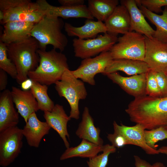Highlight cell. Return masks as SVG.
<instances>
[{
	"instance_id": "cell-1",
	"label": "cell",
	"mask_w": 167,
	"mask_h": 167,
	"mask_svg": "<svg viewBox=\"0 0 167 167\" xmlns=\"http://www.w3.org/2000/svg\"><path fill=\"white\" fill-rule=\"evenodd\" d=\"M125 111L131 122L140 125L144 130L161 126L167 128V97L145 95L135 98Z\"/></svg>"
},
{
	"instance_id": "cell-2",
	"label": "cell",
	"mask_w": 167,
	"mask_h": 167,
	"mask_svg": "<svg viewBox=\"0 0 167 167\" xmlns=\"http://www.w3.org/2000/svg\"><path fill=\"white\" fill-rule=\"evenodd\" d=\"M39 64L29 72L28 78L32 81L49 86L61 80L65 71L69 69L66 55L53 49L46 51L39 49Z\"/></svg>"
},
{
	"instance_id": "cell-3",
	"label": "cell",
	"mask_w": 167,
	"mask_h": 167,
	"mask_svg": "<svg viewBox=\"0 0 167 167\" xmlns=\"http://www.w3.org/2000/svg\"><path fill=\"white\" fill-rule=\"evenodd\" d=\"M8 57L15 65L17 71L16 81L21 84L28 79L29 72L38 66L40 58L37 41L30 36L24 40L6 45Z\"/></svg>"
},
{
	"instance_id": "cell-4",
	"label": "cell",
	"mask_w": 167,
	"mask_h": 167,
	"mask_svg": "<svg viewBox=\"0 0 167 167\" xmlns=\"http://www.w3.org/2000/svg\"><path fill=\"white\" fill-rule=\"evenodd\" d=\"M64 24L60 18L45 15L34 24L31 36L37 41L39 49L46 50L48 45H51L62 52L68 43L67 37L62 32Z\"/></svg>"
},
{
	"instance_id": "cell-5",
	"label": "cell",
	"mask_w": 167,
	"mask_h": 167,
	"mask_svg": "<svg viewBox=\"0 0 167 167\" xmlns=\"http://www.w3.org/2000/svg\"><path fill=\"white\" fill-rule=\"evenodd\" d=\"M77 78L69 69H66L60 80L55 83V88L60 97H64L68 102L71 118H79V102L85 99L88 93L84 83Z\"/></svg>"
},
{
	"instance_id": "cell-6",
	"label": "cell",
	"mask_w": 167,
	"mask_h": 167,
	"mask_svg": "<svg viewBox=\"0 0 167 167\" xmlns=\"http://www.w3.org/2000/svg\"><path fill=\"white\" fill-rule=\"evenodd\" d=\"M0 11L3 14L1 23L22 21L36 23L45 15L37 3L29 0H0Z\"/></svg>"
},
{
	"instance_id": "cell-7",
	"label": "cell",
	"mask_w": 167,
	"mask_h": 167,
	"mask_svg": "<svg viewBox=\"0 0 167 167\" xmlns=\"http://www.w3.org/2000/svg\"><path fill=\"white\" fill-rule=\"evenodd\" d=\"M145 36L134 31L129 32L118 38L109 50L113 59H129L144 61Z\"/></svg>"
},
{
	"instance_id": "cell-8",
	"label": "cell",
	"mask_w": 167,
	"mask_h": 167,
	"mask_svg": "<svg viewBox=\"0 0 167 167\" xmlns=\"http://www.w3.org/2000/svg\"><path fill=\"white\" fill-rule=\"evenodd\" d=\"M118 39L117 36L108 32L94 38H75L72 41L75 56L84 59L109 51L117 42Z\"/></svg>"
},
{
	"instance_id": "cell-9",
	"label": "cell",
	"mask_w": 167,
	"mask_h": 167,
	"mask_svg": "<svg viewBox=\"0 0 167 167\" xmlns=\"http://www.w3.org/2000/svg\"><path fill=\"white\" fill-rule=\"evenodd\" d=\"M22 129L17 126L0 132V165L6 167L21 152L23 136Z\"/></svg>"
},
{
	"instance_id": "cell-10",
	"label": "cell",
	"mask_w": 167,
	"mask_h": 167,
	"mask_svg": "<svg viewBox=\"0 0 167 167\" xmlns=\"http://www.w3.org/2000/svg\"><path fill=\"white\" fill-rule=\"evenodd\" d=\"M113 60L109 51L105 52L95 57L84 59L76 69L71 71L77 78L94 86L95 76L100 73L103 74Z\"/></svg>"
},
{
	"instance_id": "cell-11",
	"label": "cell",
	"mask_w": 167,
	"mask_h": 167,
	"mask_svg": "<svg viewBox=\"0 0 167 167\" xmlns=\"http://www.w3.org/2000/svg\"><path fill=\"white\" fill-rule=\"evenodd\" d=\"M145 36L144 61L151 69L164 71L167 68V43Z\"/></svg>"
},
{
	"instance_id": "cell-12",
	"label": "cell",
	"mask_w": 167,
	"mask_h": 167,
	"mask_svg": "<svg viewBox=\"0 0 167 167\" xmlns=\"http://www.w3.org/2000/svg\"><path fill=\"white\" fill-rule=\"evenodd\" d=\"M36 2L45 15L65 19L80 18L93 20L94 18L88 6L85 5L73 6H56L50 4L45 0H37Z\"/></svg>"
},
{
	"instance_id": "cell-13",
	"label": "cell",
	"mask_w": 167,
	"mask_h": 167,
	"mask_svg": "<svg viewBox=\"0 0 167 167\" xmlns=\"http://www.w3.org/2000/svg\"><path fill=\"white\" fill-rule=\"evenodd\" d=\"M114 132L122 135L126 140L127 145L137 146L141 148L148 155L158 154L157 150L149 146L144 138V129L140 125L136 124L132 126H127L121 124L118 125L114 121L113 123Z\"/></svg>"
},
{
	"instance_id": "cell-14",
	"label": "cell",
	"mask_w": 167,
	"mask_h": 167,
	"mask_svg": "<svg viewBox=\"0 0 167 167\" xmlns=\"http://www.w3.org/2000/svg\"><path fill=\"white\" fill-rule=\"evenodd\" d=\"M106 75L127 93L138 97L146 94V73L124 77L117 72Z\"/></svg>"
},
{
	"instance_id": "cell-15",
	"label": "cell",
	"mask_w": 167,
	"mask_h": 167,
	"mask_svg": "<svg viewBox=\"0 0 167 167\" xmlns=\"http://www.w3.org/2000/svg\"><path fill=\"white\" fill-rule=\"evenodd\" d=\"M43 116L46 122L50 127L55 131L62 139L65 147H70L66 138L69 139L67 130L68 122L71 119L66 113L63 106L56 104L51 112L45 111Z\"/></svg>"
},
{
	"instance_id": "cell-16",
	"label": "cell",
	"mask_w": 167,
	"mask_h": 167,
	"mask_svg": "<svg viewBox=\"0 0 167 167\" xmlns=\"http://www.w3.org/2000/svg\"><path fill=\"white\" fill-rule=\"evenodd\" d=\"M120 2L129 11L131 19L130 32H135L148 38H153L155 30L146 20L136 0H122Z\"/></svg>"
},
{
	"instance_id": "cell-17",
	"label": "cell",
	"mask_w": 167,
	"mask_h": 167,
	"mask_svg": "<svg viewBox=\"0 0 167 167\" xmlns=\"http://www.w3.org/2000/svg\"><path fill=\"white\" fill-rule=\"evenodd\" d=\"M50 128L46 122H41L38 118L34 112L29 116L22 129L23 136L28 145L30 147L38 148L42 139L49 134Z\"/></svg>"
},
{
	"instance_id": "cell-18",
	"label": "cell",
	"mask_w": 167,
	"mask_h": 167,
	"mask_svg": "<svg viewBox=\"0 0 167 167\" xmlns=\"http://www.w3.org/2000/svg\"><path fill=\"white\" fill-rule=\"evenodd\" d=\"M35 23L28 22L13 21L4 24L0 41L6 45L19 42L30 36Z\"/></svg>"
},
{
	"instance_id": "cell-19",
	"label": "cell",
	"mask_w": 167,
	"mask_h": 167,
	"mask_svg": "<svg viewBox=\"0 0 167 167\" xmlns=\"http://www.w3.org/2000/svg\"><path fill=\"white\" fill-rule=\"evenodd\" d=\"M11 92L18 112L26 123L32 113L39 110L37 102L30 90H24L12 86Z\"/></svg>"
},
{
	"instance_id": "cell-20",
	"label": "cell",
	"mask_w": 167,
	"mask_h": 167,
	"mask_svg": "<svg viewBox=\"0 0 167 167\" xmlns=\"http://www.w3.org/2000/svg\"><path fill=\"white\" fill-rule=\"evenodd\" d=\"M18 112L16 110L11 91L5 89L0 94V132L17 126L19 122Z\"/></svg>"
},
{
	"instance_id": "cell-21",
	"label": "cell",
	"mask_w": 167,
	"mask_h": 167,
	"mask_svg": "<svg viewBox=\"0 0 167 167\" xmlns=\"http://www.w3.org/2000/svg\"><path fill=\"white\" fill-rule=\"evenodd\" d=\"M107 32L117 36L130 32L131 19L126 8L118 5L110 16L105 22Z\"/></svg>"
},
{
	"instance_id": "cell-22",
	"label": "cell",
	"mask_w": 167,
	"mask_h": 167,
	"mask_svg": "<svg viewBox=\"0 0 167 167\" xmlns=\"http://www.w3.org/2000/svg\"><path fill=\"white\" fill-rule=\"evenodd\" d=\"M64 28L69 36H76L82 39L94 38L99 33L107 32L104 23L88 19L85 20L83 25L79 27H75L71 24L66 23Z\"/></svg>"
},
{
	"instance_id": "cell-23",
	"label": "cell",
	"mask_w": 167,
	"mask_h": 167,
	"mask_svg": "<svg viewBox=\"0 0 167 167\" xmlns=\"http://www.w3.org/2000/svg\"><path fill=\"white\" fill-rule=\"evenodd\" d=\"M101 130L94 124V120L90 114L88 108L85 107L75 134L80 139L87 140L100 145H103V140L100 136Z\"/></svg>"
},
{
	"instance_id": "cell-24",
	"label": "cell",
	"mask_w": 167,
	"mask_h": 167,
	"mask_svg": "<svg viewBox=\"0 0 167 167\" xmlns=\"http://www.w3.org/2000/svg\"><path fill=\"white\" fill-rule=\"evenodd\" d=\"M150 69L144 61L125 59H113L103 74L106 75L120 71L127 75H133L146 73Z\"/></svg>"
},
{
	"instance_id": "cell-25",
	"label": "cell",
	"mask_w": 167,
	"mask_h": 167,
	"mask_svg": "<svg viewBox=\"0 0 167 167\" xmlns=\"http://www.w3.org/2000/svg\"><path fill=\"white\" fill-rule=\"evenodd\" d=\"M103 148L104 145H98L82 139L81 142L77 146L67 148L60 156V159L62 161L76 157L91 158L102 152Z\"/></svg>"
},
{
	"instance_id": "cell-26",
	"label": "cell",
	"mask_w": 167,
	"mask_h": 167,
	"mask_svg": "<svg viewBox=\"0 0 167 167\" xmlns=\"http://www.w3.org/2000/svg\"><path fill=\"white\" fill-rule=\"evenodd\" d=\"M137 3L145 17L156 28L153 38L167 43V6H165L162 14L159 15L149 11L139 3Z\"/></svg>"
},
{
	"instance_id": "cell-27",
	"label": "cell",
	"mask_w": 167,
	"mask_h": 167,
	"mask_svg": "<svg viewBox=\"0 0 167 167\" xmlns=\"http://www.w3.org/2000/svg\"><path fill=\"white\" fill-rule=\"evenodd\" d=\"M118 4V0H89L88 7L94 18L105 22Z\"/></svg>"
},
{
	"instance_id": "cell-28",
	"label": "cell",
	"mask_w": 167,
	"mask_h": 167,
	"mask_svg": "<svg viewBox=\"0 0 167 167\" xmlns=\"http://www.w3.org/2000/svg\"><path fill=\"white\" fill-rule=\"evenodd\" d=\"M48 86L32 81L30 90L37 102L39 109L44 112H51L55 105L48 94Z\"/></svg>"
},
{
	"instance_id": "cell-29",
	"label": "cell",
	"mask_w": 167,
	"mask_h": 167,
	"mask_svg": "<svg viewBox=\"0 0 167 167\" xmlns=\"http://www.w3.org/2000/svg\"><path fill=\"white\" fill-rule=\"evenodd\" d=\"M0 69L5 71L12 78L16 79V68L8 57L6 45L0 41Z\"/></svg>"
},
{
	"instance_id": "cell-30",
	"label": "cell",
	"mask_w": 167,
	"mask_h": 167,
	"mask_svg": "<svg viewBox=\"0 0 167 167\" xmlns=\"http://www.w3.org/2000/svg\"><path fill=\"white\" fill-rule=\"evenodd\" d=\"M116 148L112 145H104L102 153L89 159L87 161L88 167H106L111 153L115 152Z\"/></svg>"
},
{
	"instance_id": "cell-31",
	"label": "cell",
	"mask_w": 167,
	"mask_h": 167,
	"mask_svg": "<svg viewBox=\"0 0 167 167\" xmlns=\"http://www.w3.org/2000/svg\"><path fill=\"white\" fill-rule=\"evenodd\" d=\"M144 135L147 144L156 149L155 144L157 142L167 139V128L161 126L150 130H145Z\"/></svg>"
},
{
	"instance_id": "cell-32",
	"label": "cell",
	"mask_w": 167,
	"mask_h": 167,
	"mask_svg": "<svg viewBox=\"0 0 167 167\" xmlns=\"http://www.w3.org/2000/svg\"><path fill=\"white\" fill-rule=\"evenodd\" d=\"M145 92L146 95L150 96L162 97L156 78L155 71L151 69L146 73Z\"/></svg>"
},
{
	"instance_id": "cell-33",
	"label": "cell",
	"mask_w": 167,
	"mask_h": 167,
	"mask_svg": "<svg viewBox=\"0 0 167 167\" xmlns=\"http://www.w3.org/2000/svg\"><path fill=\"white\" fill-rule=\"evenodd\" d=\"M136 2L149 11L157 13L162 12L163 6H167V0H136Z\"/></svg>"
},
{
	"instance_id": "cell-34",
	"label": "cell",
	"mask_w": 167,
	"mask_h": 167,
	"mask_svg": "<svg viewBox=\"0 0 167 167\" xmlns=\"http://www.w3.org/2000/svg\"><path fill=\"white\" fill-rule=\"evenodd\" d=\"M155 76L162 97H167V75L163 71H155Z\"/></svg>"
},
{
	"instance_id": "cell-35",
	"label": "cell",
	"mask_w": 167,
	"mask_h": 167,
	"mask_svg": "<svg viewBox=\"0 0 167 167\" xmlns=\"http://www.w3.org/2000/svg\"><path fill=\"white\" fill-rule=\"evenodd\" d=\"M107 138L111 143L112 145L116 148H119L127 145L124 138L119 134L114 132L113 134H109Z\"/></svg>"
},
{
	"instance_id": "cell-36",
	"label": "cell",
	"mask_w": 167,
	"mask_h": 167,
	"mask_svg": "<svg viewBox=\"0 0 167 167\" xmlns=\"http://www.w3.org/2000/svg\"><path fill=\"white\" fill-rule=\"evenodd\" d=\"M61 6H76L84 5V0H58Z\"/></svg>"
},
{
	"instance_id": "cell-37",
	"label": "cell",
	"mask_w": 167,
	"mask_h": 167,
	"mask_svg": "<svg viewBox=\"0 0 167 167\" xmlns=\"http://www.w3.org/2000/svg\"><path fill=\"white\" fill-rule=\"evenodd\" d=\"M7 73L2 70L0 69V91L6 89L7 84Z\"/></svg>"
},
{
	"instance_id": "cell-38",
	"label": "cell",
	"mask_w": 167,
	"mask_h": 167,
	"mask_svg": "<svg viewBox=\"0 0 167 167\" xmlns=\"http://www.w3.org/2000/svg\"><path fill=\"white\" fill-rule=\"evenodd\" d=\"M135 167H152V165L146 161L141 158L139 156L135 155Z\"/></svg>"
},
{
	"instance_id": "cell-39",
	"label": "cell",
	"mask_w": 167,
	"mask_h": 167,
	"mask_svg": "<svg viewBox=\"0 0 167 167\" xmlns=\"http://www.w3.org/2000/svg\"><path fill=\"white\" fill-rule=\"evenodd\" d=\"M32 84V81L28 78L27 80L23 81L20 84L21 88L24 90H28L30 88Z\"/></svg>"
},
{
	"instance_id": "cell-40",
	"label": "cell",
	"mask_w": 167,
	"mask_h": 167,
	"mask_svg": "<svg viewBox=\"0 0 167 167\" xmlns=\"http://www.w3.org/2000/svg\"><path fill=\"white\" fill-rule=\"evenodd\" d=\"M159 153H162L167 155V146H163L157 150Z\"/></svg>"
},
{
	"instance_id": "cell-41",
	"label": "cell",
	"mask_w": 167,
	"mask_h": 167,
	"mask_svg": "<svg viewBox=\"0 0 167 167\" xmlns=\"http://www.w3.org/2000/svg\"><path fill=\"white\" fill-rule=\"evenodd\" d=\"M152 167H166L163 163L161 162H156L152 165Z\"/></svg>"
},
{
	"instance_id": "cell-42",
	"label": "cell",
	"mask_w": 167,
	"mask_h": 167,
	"mask_svg": "<svg viewBox=\"0 0 167 167\" xmlns=\"http://www.w3.org/2000/svg\"><path fill=\"white\" fill-rule=\"evenodd\" d=\"M3 18V14L2 11H0V21H2Z\"/></svg>"
},
{
	"instance_id": "cell-43",
	"label": "cell",
	"mask_w": 167,
	"mask_h": 167,
	"mask_svg": "<svg viewBox=\"0 0 167 167\" xmlns=\"http://www.w3.org/2000/svg\"><path fill=\"white\" fill-rule=\"evenodd\" d=\"M165 73L167 75V68H166L164 71Z\"/></svg>"
},
{
	"instance_id": "cell-44",
	"label": "cell",
	"mask_w": 167,
	"mask_h": 167,
	"mask_svg": "<svg viewBox=\"0 0 167 167\" xmlns=\"http://www.w3.org/2000/svg\"></svg>"
}]
</instances>
